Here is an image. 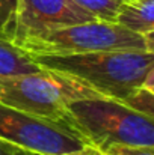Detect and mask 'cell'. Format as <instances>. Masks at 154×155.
I'll list each match as a JSON object with an SVG mask.
<instances>
[{
  "mask_svg": "<svg viewBox=\"0 0 154 155\" xmlns=\"http://www.w3.org/2000/svg\"><path fill=\"white\" fill-rule=\"evenodd\" d=\"M43 68L70 75L100 97L121 101L136 87L151 89L154 81L153 51H92L79 54H32Z\"/></svg>",
  "mask_w": 154,
  "mask_h": 155,
  "instance_id": "6da1fadb",
  "label": "cell"
},
{
  "mask_svg": "<svg viewBox=\"0 0 154 155\" xmlns=\"http://www.w3.org/2000/svg\"><path fill=\"white\" fill-rule=\"evenodd\" d=\"M74 131L86 146L104 151L110 145L154 146V124L118 100L94 97L68 104Z\"/></svg>",
  "mask_w": 154,
  "mask_h": 155,
  "instance_id": "7a4b0ae2",
  "label": "cell"
},
{
  "mask_svg": "<svg viewBox=\"0 0 154 155\" xmlns=\"http://www.w3.org/2000/svg\"><path fill=\"white\" fill-rule=\"evenodd\" d=\"M94 97L100 95L82 81L43 68L38 72L0 78V103L62 124L74 134L76 131L68 104Z\"/></svg>",
  "mask_w": 154,
  "mask_h": 155,
  "instance_id": "3957f363",
  "label": "cell"
},
{
  "mask_svg": "<svg viewBox=\"0 0 154 155\" xmlns=\"http://www.w3.org/2000/svg\"><path fill=\"white\" fill-rule=\"evenodd\" d=\"M30 54H79L92 51H153V36L135 33L115 21L92 20L63 26L18 44Z\"/></svg>",
  "mask_w": 154,
  "mask_h": 155,
  "instance_id": "277c9868",
  "label": "cell"
},
{
  "mask_svg": "<svg viewBox=\"0 0 154 155\" xmlns=\"http://www.w3.org/2000/svg\"><path fill=\"white\" fill-rule=\"evenodd\" d=\"M0 139L35 155H68L86 146L70 128L0 103Z\"/></svg>",
  "mask_w": 154,
  "mask_h": 155,
  "instance_id": "5b68a950",
  "label": "cell"
},
{
  "mask_svg": "<svg viewBox=\"0 0 154 155\" xmlns=\"http://www.w3.org/2000/svg\"><path fill=\"white\" fill-rule=\"evenodd\" d=\"M97 20L73 0H18L14 42L38 36L49 30Z\"/></svg>",
  "mask_w": 154,
  "mask_h": 155,
  "instance_id": "8992f818",
  "label": "cell"
},
{
  "mask_svg": "<svg viewBox=\"0 0 154 155\" xmlns=\"http://www.w3.org/2000/svg\"><path fill=\"white\" fill-rule=\"evenodd\" d=\"M41 71L32 54L14 42L12 38L0 33V78L15 77Z\"/></svg>",
  "mask_w": 154,
  "mask_h": 155,
  "instance_id": "52a82bcc",
  "label": "cell"
},
{
  "mask_svg": "<svg viewBox=\"0 0 154 155\" xmlns=\"http://www.w3.org/2000/svg\"><path fill=\"white\" fill-rule=\"evenodd\" d=\"M115 23L135 33L153 36L154 0H124L119 6Z\"/></svg>",
  "mask_w": 154,
  "mask_h": 155,
  "instance_id": "ba28073f",
  "label": "cell"
},
{
  "mask_svg": "<svg viewBox=\"0 0 154 155\" xmlns=\"http://www.w3.org/2000/svg\"><path fill=\"white\" fill-rule=\"evenodd\" d=\"M82 9L94 15L97 20L115 21L119 6L124 0H73Z\"/></svg>",
  "mask_w": 154,
  "mask_h": 155,
  "instance_id": "9c48e42d",
  "label": "cell"
},
{
  "mask_svg": "<svg viewBox=\"0 0 154 155\" xmlns=\"http://www.w3.org/2000/svg\"><path fill=\"white\" fill-rule=\"evenodd\" d=\"M121 103L141 114H145L147 117H154V91L151 89L142 86L136 87L125 98H122Z\"/></svg>",
  "mask_w": 154,
  "mask_h": 155,
  "instance_id": "30bf717a",
  "label": "cell"
},
{
  "mask_svg": "<svg viewBox=\"0 0 154 155\" xmlns=\"http://www.w3.org/2000/svg\"><path fill=\"white\" fill-rule=\"evenodd\" d=\"M18 0H0V33L14 38Z\"/></svg>",
  "mask_w": 154,
  "mask_h": 155,
  "instance_id": "8fae6325",
  "label": "cell"
},
{
  "mask_svg": "<svg viewBox=\"0 0 154 155\" xmlns=\"http://www.w3.org/2000/svg\"><path fill=\"white\" fill-rule=\"evenodd\" d=\"M103 155H154V146L138 145H110L103 151Z\"/></svg>",
  "mask_w": 154,
  "mask_h": 155,
  "instance_id": "7c38bea8",
  "label": "cell"
},
{
  "mask_svg": "<svg viewBox=\"0 0 154 155\" xmlns=\"http://www.w3.org/2000/svg\"><path fill=\"white\" fill-rule=\"evenodd\" d=\"M0 155H35L23 148H18L6 140H2L0 139Z\"/></svg>",
  "mask_w": 154,
  "mask_h": 155,
  "instance_id": "4fadbf2b",
  "label": "cell"
},
{
  "mask_svg": "<svg viewBox=\"0 0 154 155\" xmlns=\"http://www.w3.org/2000/svg\"><path fill=\"white\" fill-rule=\"evenodd\" d=\"M68 155H103V152L98 151V149H95V148H92V146H83L82 149H79V151Z\"/></svg>",
  "mask_w": 154,
  "mask_h": 155,
  "instance_id": "5bb4252c",
  "label": "cell"
}]
</instances>
